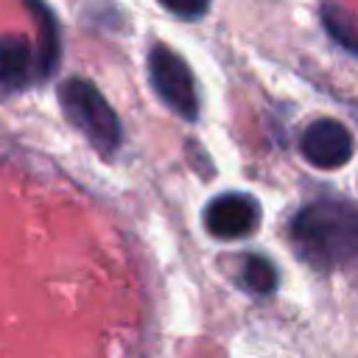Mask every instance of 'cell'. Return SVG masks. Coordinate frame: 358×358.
<instances>
[{"mask_svg":"<svg viewBox=\"0 0 358 358\" xmlns=\"http://www.w3.org/2000/svg\"><path fill=\"white\" fill-rule=\"evenodd\" d=\"M322 22L327 28V34L350 53L358 56V14L336 6V3H324L322 6Z\"/></svg>","mask_w":358,"mask_h":358,"instance_id":"8","label":"cell"},{"mask_svg":"<svg viewBox=\"0 0 358 358\" xmlns=\"http://www.w3.org/2000/svg\"><path fill=\"white\" fill-rule=\"evenodd\" d=\"M59 103L67 120L92 143V148L103 157H112L120 148L123 129L109 106V101L101 95V90L87 78H67L59 87Z\"/></svg>","mask_w":358,"mask_h":358,"instance_id":"2","label":"cell"},{"mask_svg":"<svg viewBox=\"0 0 358 358\" xmlns=\"http://www.w3.org/2000/svg\"><path fill=\"white\" fill-rule=\"evenodd\" d=\"M34 81H39L34 48L22 36L3 34L0 36V84L6 90H22Z\"/></svg>","mask_w":358,"mask_h":358,"instance_id":"6","label":"cell"},{"mask_svg":"<svg viewBox=\"0 0 358 358\" xmlns=\"http://www.w3.org/2000/svg\"><path fill=\"white\" fill-rule=\"evenodd\" d=\"M296 255L313 268H338L358 260V207L347 201H310L288 224Z\"/></svg>","mask_w":358,"mask_h":358,"instance_id":"1","label":"cell"},{"mask_svg":"<svg viewBox=\"0 0 358 358\" xmlns=\"http://www.w3.org/2000/svg\"><path fill=\"white\" fill-rule=\"evenodd\" d=\"M148 76L162 103L185 120L199 117V92L187 62L168 45H154L148 53Z\"/></svg>","mask_w":358,"mask_h":358,"instance_id":"3","label":"cell"},{"mask_svg":"<svg viewBox=\"0 0 358 358\" xmlns=\"http://www.w3.org/2000/svg\"><path fill=\"white\" fill-rule=\"evenodd\" d=\"M31 14L36 17V31H39V39H36V76L39 81L50 78L53 70L59 67V25H56V17L50 14V8L42 3V0H25Z\"/></svg>","mask_w":358,"mask_h":358,"instance_id":"7","label":"cell"},{"mask_svg":"<svg viewBox=\"0 0 358 358\" xmlns=\"http://www.w3.org/2000/svg\"><path fill=\"white\" fill-rule=\"evenodd\" d=\"M204 227L213 238L218 241H241L249 238L252 232H257L263 210L260 201L249 193H221L215 199H210V204L204 207Z\"/></svg>","mask_w":358,"mask_h":358,"instance_id":"4","label":"cell"},{"mask_svg":"<svg viewBox=\"0 0 358 358\" xmlns=\"http://www.w3.org/2000/svg\"><path fill=\"white\" fill-rule=\"evenodd\" d=\"M299 151L313 168L333 171V168H341L352 159L355 137L344 123H338L333 117H319L302 131Z\"/></svg>","mask_w":358,"mask_h":358,"instance_id":"5","label":"cell"},{"mask_svg":"<svg viewBox=\"0 0 358 358\" xmlns=\"http://www.w3.org/2000/svg\"><path fill=\"white\" fill-rule=\"evenodd\" d=\"M277 268L268 257L263 255H246L241 260V282L252 294H271L277 288Z\"/></svg>","mask_w":358,"mask_h":358,"instance_id":"9","label":"cell"},{"mask_svg":"<svg viewBox=\"0 0 358 358\" xmlns=\"http://www.w3.org/2000/svg\"><path fill=\"white\" fill-rule=\"evenodd\" d=\"M159 6H165L171 14L176 17H185V20H193V17H201L210 6V0H157Z\"/></svg>","mask_w":358,"mask_h":358,"instance_id":"10","label":"cell"}]
</instances>
